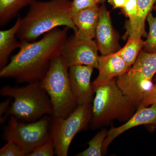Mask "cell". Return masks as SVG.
Here are the masks:
<instances>
[{
    "label": "cell",
    "instance_id": "1",
    "mask_svg": "<svg viewBox=\"0 0 156 156\" xmlns=\"http://www.w3.org/2000/svg\"><path fill=\"white\" fill-rule=\"evenodd\" d=\"M69 28H57L45 34L37 41L21 42L19 52L1 69L0 77L12 78L19 83L41 82L53 58L61 55Z\"/></svg>",
    "mask_w": 156,
    "mask_h": 156
},
{
    "label": "cell",
    "instance_id": "2",
    "mask_svg": "<svg viewBox=\"0 0 156 156\" xmlns=\"http://www.w3.org/2000/svg\"><path fill=\"white\" fill-rule=\"evenodd\" d=\"M69 0L34 1L28 12L21 18L17 36L21 42L35 41L36 39L58 27L71 29L76 27L71 14Z\"/></svg>",
    "mask_w": 156,
    "mask_h": 156
},
{
    "label": "cell",
    "instance_id": "3",
    "mask_svg": "<svg viewBox=\"0 0 156 156\" xmlns=\"http://www.w3.org/2000/svg\"><path fill=\"white\" fill-rule=\"evenodd\" d=\"M95 91L91 122L94 129L114 120L127 122L137 109V107L123 93L114 80L96 87Z\"/></svg>",
    "mask_w": 156,
    "mask_h": 156
},
{
    "label": "cell",
    "instance_id": "4",
    "mask_svg": "<svg viewBox=\"0 0 156 156\" xmlns=\"http://www.w3.org/2000/svg\"><path fill=\"white\" fill-rule=\"evenodd\" d=\"M2 96L10 97L14 101L6 114L26 122L37 121L47 115H53L50 98L40 82L22 87L5 86L0 90Z\"/></svg>",
    "mask_w": 156,
    "mask_h": 156
},
{
    "label": "cell",
    "instance_id": "5",
    "mask_svg": "<svg viewBox=\"0 0 156 156\" xmlns=\"http://www.w3.org/2000/svg\"><path fill=\"white\" fill-rule=\"evenodd\" d=\"M68 70L59 55L53 58L44 77L40 82L50 98L54 118H67L78 106L71 89Z\"/></svg>",
    "mask_w": 156,
    "mask_h": 156
},
{
    "label": "cell",
    "instance_id": "6",
    "mask_svg": "<svg viewBox=\"0 0 156 156\" xmlns=\"http://www.w3.org/2000/svg\"><path fill=\"white\" fill-rule=\"evenodd\" d=\"M156 74V53L141 50L128 71L118 77L116 83L137 107L144 93L153 85Z\"/></svg>",
    "mask_w": 156,
    "mask_h": 156
},
{
    "label": "cell",
    "instance_id": "7",
    "mask_svg": "<svg viewBox=\"0 0 156 156\" xmlns=\"http://www.w3.org/2000/svg\"><path fill=\"white\" fill-rule=\"evenodd\" d=\"M92 107V103L79 105L67 118L53 117L50 135L53 138L56 155L68 156L73 139L80 131L86 130L91 123Z\"/></svg>",
    "mask_w": 156,
    "mask_h": 156
},
{
    "label": "cell",
    "instance_id": "8",
    "mask_svg": "<svg viewBox=\"0 0 156 156\" xmlns=\"http://www.w3.org/2000/svg\"><path fill=\"white\" fill-rule=\"evenodd\" d=\"M51 121L46 115L38 120L25 124L20 122L17 118L11 116L4 130L3 138L7 141L15 143L27 156L50 138Z\"/></svg>",
    "mask_w": 156,
    "mask_h": 156
},
{
    "label": "cell",
    "instance_id": "9",
    "mask_svg": "<svg viewBox=\"0 0 156 156\" xmlns=\"http://www.w3.org/2000/svg\"><path fill=\"white\" fill-rule=\"evenodd\" d=\"M98 51L95 41L79 39L73 36L66 41L61 56L68 68L85 65L97 69Z\"/></svg>",
    "mask_w": 156,
    "mask_h": 156
},
{
    "label": "cell",
    "instance_id": "10",
    "mask_svg": "<svg viewBox=\"0 0 156 156\" xmlns=\"http://www.w3.org/2000/svg\"><path fill=\"white\" fill-rule=\"evenodd\" d=\"M94 68L79 65L69 68V77L73 95L78 106L92 103L95 91L91 83Z\"/></svg>",
    "mask_w": 156,
    "mask_h": 156
},
{
    "label": "cell",
    "instance_id": "11",
    "mask_svg": "<svg viewBox=\"0 0 156 156\" xmlns=\"http://www.w3.org/2000/svg\"><path fill=\"white\" fill-rule=\"evenodd\" d=\"M130 68L131 66L125 62L116 52L98 56V75L92 83L94 90L98 86L122 76Z\"/></svg>",
    "mask_w": 156,
    "mask_h": 156
},
{
    "label": "cell",
    "instance_id": "12",
    "mask_svg": "<svg viewBox=\"0 0 156 156\" xmlns=\"http://www.w3.org/2000/svg\"><path fill=\"white\" fill-rule=\"evenodd\" d=\"M98 51L101 55L115 53L117 47L115 34L112 25L110 13L105 5L99 9L95 37Z\"/></svg>",
    "mask_w": 156,
    "mask_h": 156
},
{
    "label": "cell",
    "instance_id": "13",
    "mask_svg": "<svg viewBox=\"0 0 156 156\" xmlns=\"http://www.w3.org/2000/svg\"><path fill=\"white\" fill-rule=\"evenodd\" d=\"M156 124V104L150 107L139 106L133 116L125 124L117 128H112L103 144V154L106 153L107 149L111 143L120 134L131 128L141 125Z\"/></svg>",
    "mask_w": 156,
    "mask_h": 156
},
{
    "label": "cell",
    "instance_id": "14",
    "mask_svg": "<svg viewBox=\"0 0 156 156\" xmlns=\"http://www.w3.org/2000/svg\"><path fill=\"white\" fill-rule=\"evenodd\" d=\"M100 8L98 5L89 7L72 15L73 22L76 27L74 33L76 38L93 40L98 21Z\"/></svg>",
    "mask_w": 156,
    "mask_h": 156
},
{
    "label": "cell",
    "instance_id": "15",
    "mask_svg": "<svg viewBox=\"0 0 156 156\" xmlns=\"http://www.w3.org/2000/svg\"><path fill=\"white\" fill-rule=\"evenodd\" d=\"M21 18L18 17L13 27L9 29L0 31V68L6 66L10 54L15 49L20 48L22 43L16 36L20 25Z\"/></svg>",
    "mask_w": 156,
    "mask_h": 156
},
{
    "label": "cell",
    "instance_id": "16",
    "mask_svg": "<svg viewBox=\"0 0 156 156\" xmlns=\"http://www.w3.org/2000/svg\"><path fill=\"white\" fill-rule=\"evenodd\" d=\"M156 0H137V12L132 24L127 26V35L131 37L141 38L146 35L145 24L149 14L153 9Z\"/></svg>",
    "mask_w": 156,
    "mask_h": 156
},
{
    "label": "cell",
    "instance_id": "17",
    "mask_svg": "<svg viewBox=\"0 0 156 156\" xmlns=\"http://www.w3.org/2000/svg\"><path fill=\"white\" fill-rule=\"evenodd\" d=\"M35 0H0V26L3 27L17 16L21 9Z\"/></svg>",
    "mask_w": 156,
    "mask_h": 156
},
{
    "label": "cell",
    "instance_id": "18",
    "mask_svg": "<svg viewBox=\"0 0 156 156\" xmlns=\"http://www.w3.org/2000/svg\"><path fill=\"white\" fill-rule=\"evenodd\" d=\"M144 44L145 41L141 38L129 37L125 46L116 53L131 67L136 61Z\"/></svg>",
    "mask_w": 156,
    "mask_h": 156
},
{
    "label": "cell",
    "instance_id": "19",
    "mask_svg": "<svg viewBox=\"0 0 156 156\" xmlns=\"http://www.w3.org/2000/svg\"><path fill=\"white\" fill-rule=\"evenodd\" d=\"M108 131L103 129L98 132L97 134L88 142L89 147L87 149L76 155L77 156H101L103 155V146Z\"/></svg>",
    "mask_w": 156,
    "mask_h": 156
},
{
    "label": "cell",
    "instance_id": "20",
    "mask_svg": "<svg viewBox=\"0 0 156 156\" xmlns=\"http://www.w3.org/2000/svg\"><path fill=\"white\" fill-rule=\"evenodd\" d=\"M147 20L149 26V32L143 50L147 53H156V16L154 17L151 12Z\"/></svg>",
    "mask_w": 156,
    "mask_h": 156
},
{
    "label": "cell",
    "instance_id": "21",
    "mask_svg": "<svg viewBox=\"0 0 156 156\" xmlns=\"http://www.w3.org/2000/svg\"><path fill=\"white\" fill-rule=\"evenodd\" d=\"M55 153L54 142L50 135L47 141L37 147L27 156H53Z\"/></svg>",
    "mask_w": 156,
    "mask_h": 156
},
{
    "label": "cell",
    "instance_id": "22",
    "mask_svg": "<svg viewBox=\"0 0 156 156\" xmlns=\"http://www.w3.org/2000/svg\"><path fill=\"white\" fill-rule=\"evenodd\" d=\"M0 156H26V154L15 143L9 140L5 145L0 149Z\"/></svg>",
    "mask_w": 156,
    "mask_h": 156
},
{
    "label": "cell",
    "instance_id": "23",
    "mask_svg": "<svg viewBox=\"0 0 156 156\" xmlns=\"http://www.w3.org/2000/svg\"><path fill=\"white\" fill-rule=\"evenodd\" d=\"M156 104V84H154L144 93L140 101L138 106L147 107Z\"/></svg>",
    "mask_w": 156,
    "mask_h": 156
},
{
    "label": "cell",
    "instance_id": "24",
    "mask_svg": "<svg viewBox=\"0 0 156 156\" xmlns=\"http://www.w3.org/2000/svg\"><path fill=\"white\" fill-rule=\"evenodd\" d=\"M123 9L124 13L129 19L128 25L132 24L135 20L137 14V0H127Z\"/></svg>",
    "mask_w": 156,
    "mask_h": 156
},
{
    "label": "cell",
    "instance_id": "25",
    "mask_svg": "<svg viewBox=\"0 0 156 156\" xmlns=\"http://www.w3.org/2000/svg\"><path fill=\"white\" fill-rule=\"evenodd\" d=\"M96 5L93 0H73L71 5V16L81 10Z\"/></svg>",
    "mask_w": 156,
    "mask_h": 156
},
{
    "label": "cell",
    "instance_id": "26",
    "mask_svg": "<svg viewBox=\"0 0 156 156\" xmlns=\"http://www.w3.org/2000/svg\"><path fill=\"white\" fill-rule=\"evenodd\" d=\"M12 99V98L9 97L6 100L1 103L0 105V116H2L4 114L7 113Z\"/></svg>",
    "mask_w": 156,
    "mask_h": 156
},
{
    "label": "cell",
    "instance_id": "27",
    "mask_svg": "<svg viewBox=\"0 0 156 156\" xmlns=\"http://www.w3.org/2000/svg\"><path fill=\"white\" fill-rule=\"evenodd\" d=\"M127 0H108V2L113 7L114 9H123Z\"/></svg>",
    "mask_w": 156,
    "mask_h": 156
},
{
    "label": "cell",
    "instance_id": "28",
    "mask_svg": "<svg viewBox=\"0 0 156 156\" xmlns=\"http://www.w3.org/2000/svg\"><path fill=\"white\" fill-rule=\"evenodd\" d=\"M93 1L95 2V4L98 5V4H99V3L103 2L105 0H93Z\"/></svg>",
    "mask_w": 156,
    "mask_h": 156
},
{
    "label": "cell",
    "instance_id": "29",
    "mask_svg": "<svg viewBox=\"0 0 156 156\" xmlns=\"http://www.w3.org/2000/svg\"><path fill=\"white\" fill-rule=\"evenodd\" d=\"M153 82L154 83V84H156V74L155 75L154 77L153 80Z\"/></svg>",
    "mask_w": 156,
    "mask_h": 156
},
{
    "label": "cell",
    "instance_id": "30",
    "mask_svg": "<svg viewBox=\"0 0 156 156\" xmlns=\"http://www.w3.org/2000/svg\"><path fill=\"white\" fill-rule=\"evenodd\" d=\"M153 10H154V11H156V2L155 4L154 5V6L153 9Z\"/></svg>",
    "mask_w": 156,
    "mask_h": 156
}]
</instances>
